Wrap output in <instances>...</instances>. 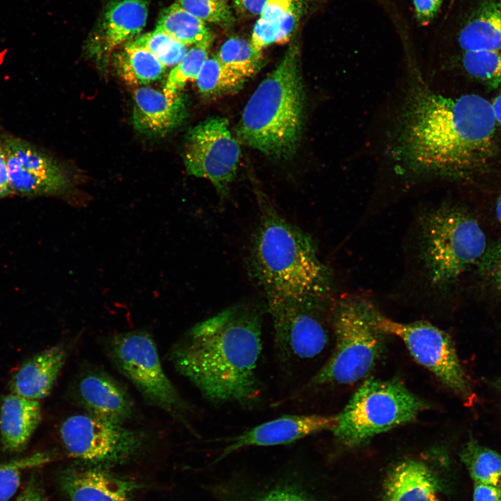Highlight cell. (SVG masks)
<instances>
[{"mask_svg":"<svg viewBox=\"0 0 501 501\" xmlns=\"http://www.w3.org/2000/svg\"><path fill=\"white\" fill-rule=\"evenodd\" d=\"M370 307L367 301L354 299L337 305L332 319L335 348L312 383H353L372 369L381 352L383 333L374 325Z\"/></svg>","mask_w":501,"mask_h":501,"instance_id":"7","label":"cell"},{"mask_svg":"<svg viewBox=\"0 0 501 501\" xmlns=\"http://www.w3.org/2000/svg\"><path fill=\"white\" fill-rule=\"evenodd\" d=\"M426 404L396 380L369 379L353 394L337 415L332 430L347 445H356L372 437L411 422Z\"/></svg>","mask_w":501,"mask_h":501,"instance_id":"6","label":"cell"},{"mask_svg":"<svg viewBox=\"0 0 501 501\" xmlns=\"http://www.w3.org/2000/svg\"><path fill=\"white\" fill-rule=\"evenodd\" d=\"M496 122L480 95L448 97L418 86L402 116L401 152L418 173L467 175L493 157Z\"/></svg>","mask_w":501,"mask_h":501,"instance_id":"1","label":"cell"},{"mask_svg":"<svg viewBox=\"0 0 501 501\" xmlns=\"http://www.w3.org/2000/svg\"><path fill=\"white\" fill-rule=\"evenodd\" d=\"M437 484L427 466L406 460L390 472L384 487V501H429Z\"/></svg>","mask_w":501,"mask_h":501,"instance_id":"22","label":"cell"},{"mask_svg":"<svg viewBox=\"0 0 501 501\" xmlns=\"http://www.w3.org/2000/svg\"><path fill=\"white\" fill-rule=\"evenodd\" d=\"M68 356L66 345L57 344L28 358L11 377V393L39 401L51 392Z\"/></svg>","mask_w":501,"mask_h":501,"instance_id":"18","label":"cell"},{"mask_svg":"<svg viewBox=\"0 0 501 501\" xmlns=\"http://www.w3.org/2000/svg\"><path fill=\"white\" fill-rule=\"evenodd\" d=\"M109 356L118 370L150 405L184 425L190 407L166 374L156 344L143 330L117 333L108 344Z\"/></svg>","mask_w":501,"mask_h":501,"instance_id":"8","label":"cell"},{"mask_svg":"<svg viewBox=\"0 0 501 501\" xmlns=\"http://www.w3.org/2000/svg\"><path fill=\"white\" fill-rule=\"evenodd\" d=\"M245 79L225 67L217 57H212L206 58L196 81L201 94L215 97L239 89Z\"/></svg>","mask_w":501,"mask_h":501,"instance_id":"27","label":"cell"},{"mask_svg":"<svg viewBox=\"0 0 501 501\" xmlns=\"http://www.w3.org/2000/svg\"><path fill=\"white\" fill-rule=\"evenodd\" d=\"M186 116L180 93L168 95L143 86L134 92L133 125L141 134L162 136L178 127Z\"/></svg>","mask_w":501,"mask_h":501,"instance_id":"17","label":"cell"},{"mask_svg":"<svg viewBox=\"0 0 501 501\" xmlns=\"http://www.w3.org/2000/svg\"><path fill=\"white\" fill-rule=\"evenodd\" d=\"M156 29L185 46H210L212 41V33L205 22L176 3L161 11Z\"/></svg>","mask_w":501,"mask_h":501,"instance_id":"25","label":"cell"},{"mask_svg":"<svg viewBox=\"0 0 501 501\" xmlns=\"http://www.w3.org/2000/svg\"><path fill=\"white\" fill-rule=\"evenodd\" d=\"M16 501H45L41 486L34 475L30 477Z\"/></svg>","mask_w":501,"mask_h":501,"instance_id":"37","label":"cell"},{"mask_svg":"<svg viewBox=\"0 0 501 501\" xmlns=\"http://www.w3.org/2000/svg\"><path fill=\"white\" fill-rule=\"evenodd\" d=\"M495 214L499 223L501 225V195L497 198L495 203Z\"/></svg>","mask_w":501,"mask_h":501,"instance_id":"42","label":"cell"},{"mask_svg":"<svg viewBox=\"0 0 501 501\" xmlns=\"http://www.w3.org/2000/svg\"><path fill=\"white\" fill-rule=\"evenodd\" d=\"M429 501H440L439 499L436 496L435 493L431 495Z\"/></svg>","mask_w":501,"mask_h":501,"instance_id":"43","label":"cell"},{"mask_svg":"<svg viewBox=\"0 0 501 501\" xmlns=\"http://www.w3.org/2000/svg\"><path fill=\"white\" fill-rule=\"evenodd\" d=\"M465 70L491 88L501 84V53L494 50L464 51L462 58Z\"/></svg>","mask_w":501,"mask_h":501,"instance_id":"29","label":"cell"},{"mask_svg":"<svg viewBox=\"0 0 501 501\" xmlns=\"http://www.w3.org/2000/svg\"><path fill=\"white\" fill-rule=\"evenodd\" d=\"M209 47L196 45L187 50L182 61L169 73L163 92L168 95L177 94L189 81L196 80L207 58Z\"/></svg>","mask_w":501,"mask_h":501,"instance_id":"30","label":"cell"},{"mask_svg":"<svg viewBox=\"0 0 501 501\" xmlns=\"http://www.w3.org/2000/svg\"><path fill=\"white\" fill-rule=\"evenodd\" d=\"M49 461V456L37 453L6 463H0V501H8L16 493L22 472Z\"/></svg>","mask_w":501,"mask_h":501,"instance_id":"32","label":"cell"},{"mask_svg":"<svg viewBox=\"0 0 501 501\" xmlns=\"http://www.w3.org/2000/svg\"><path fill=\"white\" fill-rule=\"evenodd\" d=\"M258 200L259 220L248 256L252 278L267 301L321 303L328 289V272L313 240L267 199Z\"/></svg>","mask_w":501,"mask_h":501,"instance_id":"3","label":"cell"},{"mask_svg":"<svg viewBox=\"0 0 501 501\" xmlns=\"http://www.w3.org/2000/svg\"><path fill=\"white\" fill-rule=\"evenodd\" d=\"M216 57L225 67L246 79L260 68L262 52L257 51L250 41L232 37L221 45Z\"/></svg>","mask_w":501,"mask_h":501,"instance_id":"28","label":"cell"},{"mask_svg":"<svg viewBox=\"0 0 501 501\" xmlns=\"http://www.w3.org/2000/svg\"><path fill=\"white\" fill-rule=\"evenodd\" d=\"M473 501H501V488L475 483Z\"/></svg>","mask_w":501,"mask_h":501,"instance_id":"36","label":"cell"},{"mask_svg":"<svg viewBox=\"0 0 501 501\" xmlns=\"http://www.w3.org/2000/svg\"><path fill=\"white\" fill-rule=\"evenodd\" d=\"M267 0H233L235 7L242 14L257 16L262 13Z\"/></svg>","mask_w":501,"mask_h":501,"instance_id":"38","label":"cell"},{"mask_svg":"<svg viewBox=\"0 0 501 501\" xmlns=\"http://www.w3.org/2000/svg\"><path fill=\"white\" fill-rule=\"evenodd\" d=\"M419 234L420 258L434 287L456 281L487 250L480 225L468 212L456 207L443 206L427 212Z\"/></svg>","mask_w":501,"mask_h":501,"instance_id":"5","label":"cell"},{"mask_svg":"<svg viewBox=\"0 0 501 501\" xmlns=\"http://www.w3.org/2000/svg\"><path fill=\"white\" fill-rule=\"evenodd\" d=\"M274 342L285 363L295 365L315 358L326 348L328 331L321 303L295 301H267Z\"/></svg>","mask_w":501,"mask_h":501,"instance_id":"12","label":"cell"},{"mask_svg":"<svg viewBox=\"0 0 501 501\" xmlns=\"http://www.w3.org/2000/svg\"><path fill=\"white\" fill-rule=\"evenodd\" d=\"M1 146L11 192L28 196L56 194L68 188L70 180L62 168L28 141L8 136Z\"/></svg>","mask_w":501,"mask_h":501,"instance_id":"13","label":"cell"},{"mask_svg":"<svg viewBox=\"0 0 501 501\" xmlns=\"http://www.w3.org/2000/svg\"><path fill=\"white\" fill-rule=\"evenodd\" d=\"M337 415H289L267 421L232 438L223 449L222 459L253 446L284 445L324 430H333Z\"/></svg>","mask_w":501,"mask_h":501,"instance_id":"15","label":"cell"},{"mask_svg":"<svg viewBox=\"0 0 501 501\" xmlns=\"http://www.w3.org/2000/svg\"><path fill=\"white\" fill-rule=\"evenodd\" d=\"M240 154L228 120L210 118L189 132L184 165L189 175L208 180L223 197L236 176Z\"/></svg>","mask_w":501,"mask_h":501,"instance_id":"11","label":"cell"},{"mask_svg":"<svg viewBox=\"0 0 501 501\" xmlns=\"http://www.w3.org/2000/svg\"><path fill=\"white\" fill-rule=\"evenodd\" d=\"M114 61L121 78L135 87L157 81L166 67L149 50L132 42L123 46L115 56Z\"/></svg>","mask_w":501,"mask_h":501,"instance_id":"24","label":"cell"},{"mask_svg":"<svg viewBox=\"0 0 501 501\" xmlns=\"http://www.w3.org/2000/svg\"><path fill=\"white\" fill-rule=\"evenodd\" d=\"M500 1H501V0H500Z\"/></svg>","mask_w":501,"mask_h":501,"instance_id":"45","label":"cell"},{"mask_svg":"<svg viewBox=\"0 0 501 501\" xmlns=\"http://www.w3.org/2000/svg\"><path fill=\"white\" fill-rule=\"evenodd\" d=\"M301 0H267L253 27V47L262 52L271 44L288 41L301 17Z\"/></svg>","mask_w":501,"mask_h":501,"instance_id":"21","label":"cell"},{"mask_svg":"<svg viewBox=\"0 0 501 501\" xmlns=\"http://www.w3.org/2000/svg\"><path fill=\"white\" fill-rule=\"evenodd\" d=\"M76 390L89 414L123 424L134 413V404L126 389L105 372L92 370L84 374Z\"/></svg>","mask_w":501,"mask_h":501,"instance_id":"16","label":"cell"},{"mask_svg":"<svg viewBox=\"0 0 501 501\" xmlns=\"http://www.w3.org/2000/svg\"><path fill=\"white\" fill-rule=\"evenodd\" d=\"M149 0H111L89 40L88 50L106 61L119 46L141 33L146 24Z\"/></svg>","mask_w":501,"mask_h":501,"instance_id":"14","label":"cell"},{"mask_svg":"<svg viewBox=\"0 0 501 501\" xmlns=\"http://www.w3.org/2000/svg\"><path fill=\"white\" fill-rule=\"evenodd\" d=\"M61 484L70 501H131L133 489L128 482L94 469L67 471Z\"/></svg>","mask_w":501,"mask_h":501,"instance_id":"20","label":"cell"},{"mask_svg":"<svg viewBox=\"0 0 501 501\" xmlns=\"http://www.w3.org/2000/svg\"><path fill=\"white\" fill-rule=\"evenodd\" d=\"M218 1L227 2V0H218Z\"/></svg>","mask_w":501,"mask_h":501,"instance_id":"44","label":"cell"},{"mask_svg":"<svg viewBox=\"0 0 501 501\" xmlns=\"http://www.w3.org/2000/svg\"><path fill=\"white\" fill-rule=\"evenodd\" d=\"M443 0H413L416 17L422 24L430 22L438 13Z\"/></svg>","mask_w":501,"mask_h":501,"instance_id":"35","label":"cell"},{"mask_svg":"<svg viewBox=\"0 0 501 501\" xmlns=\"http://www.w3.org/2000/svg\"><path fill=\"white\" fill-rule=\"evenodd\" d=\"M374 325L383 334L402 340L413 358L433 373L445 386L468 399L472 389L450 337L443 330L424 321L401 323L381 314L371 305Z\"/></svg>","mask_w":501,"mask_h":501,"instance_id":"9","label":"cell"},{"mask_svg":"<svg viewBox=\"0 0 501 501\" xmlns=\"http://www.w3.org/2000/svg\"><path fill=\"white\" fill-rule=\"evenodd\" d=\"M303 108L298 51L292 46L250 96L238 134L247 145L267 155L289 157L300 138Z\"/></svg>","mask_w":501,"mask_h":501,"instance_id":"4","label":"cell"},{"mask_svg":"<svg viewBox=\"0 0 501 501\" xmlns=\"http://www.w3.org/2000/svg\"><path fill=\"white\" fill-rule=\"evenodd\" d=\"M11 193L8 172L3 150L0 145V198Z\"/></svg>","mask_w":501,"mask_h":501,"instance_id":"40","label":"cell"},{"mask_svg":"<svg viewBox=\"0 0 501 501\" xmlns=\"http://www.w3.org/2000/svg\"><path fill=\"white\" fill-rule=\"evenodd\" d=\"M42 417L38 401L10 393L0 406V440L3 450L20 453L27 446Z\"/></svg>","mask_w":501,"mask_h":501,"instance_id":"19","label":"cell"},{"mask_svg":"<svg viewBox=\"0 0 501 501\" xmlns=\"http://www.w3.org/2000/svg\"><path fill=\"white\" fill-rule=\"evenodd\" d=\"M59 434L70 456L92 463L127 460L143 444V436L140 432L89 413L67 418L60 427Z\"/></svg>","mask_w":501,"mask_h":501,"instance_id":"10","label":"cell"},{"mask_svg":"<svg viewBox=\"0 0 501 501\" xmlns=\"http://www.w3.org/2000/svg\"><path fill=\"white\" fill-rule=\"evenodd\" d=\"M491 106L496 122L501 125V92L491 102Z\"/></svg>","mask_w":501,"mask_h":501,"instance_id":"41","label":"cell"},{"mask_svg":"<svg viewBox=\"0 0 501 501\" xmlns=\"http://www.w3.org/2000/svg\"><path fill=\"white\" fill-rule=\"evenodd\" d=\"M263 315L259 304L241 302L196 324L171 351L175 368L212 403L254 404Z\"/></svg>","mask_w":501,"mask_h":501,"instance_id":"2","label":"cell"},{"mask_svg":"<svg viewBox=\"0 0 501 501\" xmlns=\"http://www.w3.org/2000/svg\"><path fill=\"white\" fill-rule=\"evenodd\" d=\"M479 264L482 273L501 291V241L486 251Z\"/></svg>","mask_w":501,"mask_h":501,"instance_id":"34","label":"cell"},{"mask_svg":"<svg viewBox=\"0 0 501 501\" xmlns=\"http://www.w3.org/2000/svg\"><path fill=\"white\" fill-rule=\"evenodd\" d=\"M260 501H309L301 494L289 490H278L269 493Z\"/></svg>","mask_w":501,"mask_h":501,"instance_id":"39","label":"cell"},{"mask_svg":"<svg viewBox=\"0 0 501 501\" xmlns=\"http://www.w3.org/2000/svg\"><path fill=\"white\" fill-rule=\"evenodd\" d=\"M459 45L464 51L501 49V1H484L460 31Z\"/></svg>","mask_w":501,"mask_h":501,"instance_id":"23","label":"cell"},{"mask_svg":"<svg viewBox=\"0 0 501 501\" xmlns=\"http://www.w3.org/2000/svg\"><path fill=\"white\" fill-rule=\"evenodd\" d=\"M185 10L204 22L225 24L232 19L227 2L218 0H176Z\"/></svg>","mask_w":501,"mask_h":501,"instance_id":"33","label":"cell"},{"mask_svg":"<svg viewBox=\"0 0 501 501\" xmlns=\"http://www.w3.org/2000/svg\"><path fill=\"white\" fill-rule=\"evenodd\" d=\"M460 458L475 483L501 488V454L498 452L470 439L462 447Z\"/></svg>","mask_w":501,"mask_h":501,"instance_id":"26","label":"cell"},{"mask_svg":"<svg viewBox=\"0 0 501 501\" xmlns=\"http://www.w3.org/2000/svg\"><path fill=\"white\" fill-rule=\"evenodd\" d=\"M131 42L149 50L166 67L177 65L187 51L186 46L157 29Z\"/></svg>","mask_w":501,"mask_h":501,"instance_id":"31","label":"cell"}]
</instances>
